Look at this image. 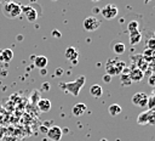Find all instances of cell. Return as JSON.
I'll use <instances>...</instances> for the list:
<instances>
[{
  "instance_id": "obj_1",
  "label": "cell",
  "mask_w": 155,
  "mask_h": 141,
  "mask_svg": "<svg viewBox=\"0 0 155 141\" xmlns=\"http://www.w3.org/2000/svg\"><path fill=\"white\" fill-rule=\"evenodd\" d=\"M84 84H85V77L81 75V77L76 78L74 81L61 83L59 86H61V89H63L65 92H69V94H71L73 96H78L79 92H80V90H81V88L84 86Z\"/></svg>"
},
{
  "instance_id": "obj_2",
  "label": "cell",
  "mask_w": 155,
  "mask_h": 141,
  "mask_svg": "<svg viewBox=\"0 0 155 141\" xmlns=\"http://www.w3.org/2000/svg\"><path fill=\"white\" fill-rule=\"evenodd\" d=\"M2 12L7 18H15L22 13V6L15 1L5 2L2 7Z\"/></svg>"
},
{
  "instance_id": "obj_3",
  "label": "cell",
  "mask_w": 155,
  "mask_h": 141,
  "mask_svg": "<svg viewBox=\"0 0 155 141\" xmlns=\"http://www.w3.org/2000/svg\"><path fill=\"white\" fill-rule=\"evenodd\" d=\"M126 67V63L119 60H109L105 64V70L107 74L113 77V75H117L122 72V69Z\"/></svg>"
},
{
  "instance_id": "obj_4",
  "label": "cell",
  "mask_w": 155,
  "mask_h": 141,
  "mask_svg": "<svg viewBox=\"0 0 155 141\" xmlns=\"http://www.w3.org/2000/svg\"><path fill=\"white\" fill-rule=\"evenodd\" d=\"M137 123L139 125H145V124L154 125L155 124V112H154V109H148V111H144V112L139 113L138 117H137Z\"/></svg>"
},
{
  "instance_id": "obj_5",
  "label": "cell",
  "mask_w": 155,
  "mask_h": 141,
  "mask_svg": "<svg viewBox=\"0 0 155 141\" xmlns=\"http://www.w3.org/2000/svg\"><path fill=\"white\" fill-rule=\"evenodd\" d=\"M99 26H101V21L97 17L88 16L84 19V29L87 32H94L99 28Z\"/></svg>"
},
{
  "instance_id": "obj_6",
  "label": "cell",
  "mask_w": 155,
  "mask_h": 141,
  "mask_svg": "<svg viewBox=\"0 0 155 141\" xmlns=\"http://www.w3.org/2000/svg\"><path fill=\"white\" fill-rule=\"evenodd\" d=\"M99 12L102 13V16H103L105 19H113V18H115V17L117 16L119 10H117V7H116L115 5H113V4H107Z\"/></svg>"
},
{
  "instance_id": "obj_7",
  "label": "cell",
  "mask_w": 155,
  "mask_h": 141,
  "mask_svg": "<svg viewBox=\"0 0 155 141\" xmlns=\"http://www.w3.org/2000/svg\"><path fill=\"white\" fill-rule=\"evenodd\" d=\"M131 60H132V64H133V66H136L137 68H139L143 73L149 68V63L144 60V57L142 56V53L132 55V56H131Z\"/></svg>"
},
{
  "instance_id": "obj_8",
  "label": "cell",
  "mask_w": 155,
  "mask_h": 141,
  "mask_svg": "<svg viewBox=\"0 0 155 141\" xmlns=\"http://www.w3.org/2000/svg\"><path fill=\"white\" fill-rule=\"evenodd\" d=\"M132 103L134 106H138V107H142V108H145L147 107V101H148V95L145 92H136L132 98H131Z\"/></svg>"
},
{
  "instance_id": "obj_9",
  "label": "cell",
  "mask_w": 155,
  "mask_h": 141,
  "mask_svg": "<svg viewBox=\"0 0 155 141\" xmlns=\"http://www.w3.org/2000/svg\"><path fill=\"white\" fill-rule=\"evenodd\" d=\"M46 135H47V137L51 141H61V139L63 136V132H62V129L59 126L53 125V126H51V128L47 129Z\"/></svg>"
},
{
  "instance_id": "obj_10",
  "label": "cell",
  "mask_w": 155,
  "mask_h": 141,
  "mask_svg": "<svg viewBox=\"0 0 155 141\" xmlns=\"http://www.w3.org/2000/svg\"><path fill=\"white\" fill-rule=\"evenodd\" d=\"M130 68V70H128V77H130V79H131V81L132 83H134V81H140L143 78H144V73L139 69V68H137L136 66H131V67H128Z\"/></svg>"
},
{
  "instance_id": "obj_11",
  "label": "cell",
  "mask_w": 155,
  "mask_h": 141,
  "mask_svg": "<svg viewBox=\"0 0 155 141\" xmlns=\"http://www.w3.org/2000/svg\"><path fill=\"white\" fill-rule=\"evenodd\" d=\"M22 12H24V15L29 22H34L38 18V12L35 11V9H33L30 6H22Z\"/></svg>"
},
{
  "instance_id": "obj_12",
  "label": "cell",
  "mask_w": 155,
  "mask_h": 141,
  "mask_svg": "<svg viewBox=\"0 0 155 141\" xmlns=\"http://www.w3.org/2000/svg\"><path fill=\"white\" fill-rule=\"evenodd\" d=\"M65 58L68 60V61H71L73 63H75L76 62V58L79 57V52L76 51V49L75 47H73V46H69V47H67V50H65Z\"/></svg>"
},
{
  "instance_id": "obj_13",
  "label": "cell",
  "mask_w": 155,
  "mask_h": 141,
  "mask_svg": "<svg viewBox=\"0 0 155 141\" xmlns=\"http://www.w3.org/2000/svg\"><path fill=\"white\" fill-rule=\"evenodd\" d=\"M86 109H87L86 105H85V103L79 102V103L74 105V107L71 108V112H73V114H74L75 117H81V115L86 112Z\"/></svg>"
},
{
  "instance_id": "obj_14",
  "label": "cell",
  "mask_w": 155,
  "mask_h": 141,
  "mask_svg": "<svg viewBox=\"0 0 155 141\" xmlns=\"http://www.w3.org/2000/svg\"><path fill=\"white\" fill-rule=\"evenodd\" d=\"M47 63H48V60L45 56H36V57H34V66L36 68H39V69L46 68Z\"/></svg>"
},
{
  "instance_id": "obj_15",
  "label": "cell",
  "mask_w": 155,
  "mask_h": 141,
  "mask_svg": "<svg viewBox=\"0 0 155 141\" xmlns=\"http://www.w3.org/2000/svg\"><path fill=\"white\" fill-rule=\"evenodd\" d=\"M38 107H39V109H40L41 112L47 113V112H50V109H51V101L47 100V98H40V100L38 101Z\"/></svg>"
},
{
  "instance_id": "obj_16",
  "label": "cell",
  "mask_w": 155,
  "mask_h": 141,
  "mask_svg": "<svg viewBox=\"0 0 155 141\" xmlns=\"http://www.w3.org/2000/svg\"><path fill=\"white\" fill-rule=\"evenodd\" d=\"M90 95L92 97H94V98H99L103 95V88L101 85H98V84L91 85V88H90Z\"/></svg>"
},
{
  "instance_id": "obj_17",
  "label": "cell",
  "mask_w": 155,
  "mask_h": 141,
  "mask_svg": "<svg viewBox=\"0 0 155 141\" xmlns=\"http://www.w3.org/2000/svg\"><path fill=\"white\" fill-rule=\"evenodd\" d=\"M13 58V51L11 49H4L2 51H0V60H2L4 62H10Z\"/></svg>"
},
{
  "instance_id": "obj_18",
  "label": "cell",
  "mask_w": 155,
  "mask_h": 141,
  "mask_svg": "<svg viewBox=\"0 0 155 141\" xmlns=\"http://www.w3.org/2000/svg\"><path fill=\"white\" fill-rule=\"evenodd\" d=\"M128 70H130V68H128V67H125V68L122 69V72L120 73L121 84H122V85H131V84H132V81H131V79H130V77H128Z\"/></svg>"
},
{
  "instance_id": "obj_19",
  "label": "cell",
  "mask_w": 155,
  "mask_h": 141,
  "mask_svg": "<svg viewBox=\"0 0 155 141\" xmlns=\"http://www.w3.org/2000/svg\"><path fill=\"white\" fill-rule=\"evenodd\" d=\"M140 40H142V33L139 30L130 33V44L131 45H137L140 43Z\"/></svg>"
},
{
  "instance_id": "obj_20",
  "label": "cell",
  "mask_w": 155,
  "mask_h": 141,
  "mask_svg": "<svg viewBox=\"0 0 155 141\" xmlns=\"http://www.w3.org/2000/svg\"><path fill=\"white\" fill-rule=\"evenodd\" d=\"M121 106L120 105H117V103H113V105H110L109 106V108H108V111H109V114L110 115H113V117H116V115H119L120 113H121Z\"/></svg>"
},
{
  "instance_id": "obj_21",
  "label": "cell",
  "mask_w": 155,
  "mask_h": 141,
  "mask_svg": "<svg viewBox=\"0 0 155 141\" xmlns=\"http://www.w3.org/2000/svg\"><path fill=\"white\" fill-rule=\"evenodd\" d=\"M125 50H126V46H125V44L124 43H115L114 44V46H113V51H114V53H116V55H122L124 52H125Z\"/></svg>"
},
{
  "instance_id": "obj_22",
  "label": "cell",
  "mask_w": 155,
  "mask_h": 141,
  "mask_svg": "<svg viewBox=\"0 0 155 141\" xmlns=\"http://www.w3.org/2000/svg\"><path fill=\"white\" fill-rule=\"evenodd\" d=\"M138 26H139L138 21H130L127 23V30H128V33H132V32L138 30Z\"/></svg>"
},
{
  "instance_id": "obj_23",
  "label": "cell",
  "mask_w": 155,
  "mask_h": 141,
  "mask_svg": "<svg viewBox=\"0 0 155 141\" xmlns=\"http://www.w3.org/2000/svg\"><path fill=\"white\" fill-rule=\"evenodd\" d=\"M154 102H155V96L154 94L148 96V101H147V107L148 109H154Z\"/></svg>"
},
{
  "instance_id": "obj_24",
  "label": "cell",
  "mask_w": 155,
  "mask_h": 141,
  "mask_svg": "<svg viewBox=\"0 0 155 141\" xmlns=\"http://www.w3.org/2000/svg\"><path fill=\"white\" fill-rule=\"evenodd\" d=\"M145 47L151 49V50H155V40H154V38H150V39L148 40V44H147Z\"/></svg>"
},
{
  "instance_id": "obj_25",
  "label": "cell",
  "mask_w": 155,
  "mask_h": 141,
  "mask_svg": "<svg viewBox=\"0 0 155 141\" xmlns=\"http://www.w3.org/2000/svg\"><path fill=\"white\" fill-rule=\"evenodd\" d=\"M154 81H155V75H154V74H151V75L149 77V80H148V84H149L150 86H154Z\"/></svg>"
},
{
  "instance_id": "obj_26",
  "label": "cell",
  "mask_w": 155,
  "mask_h": 141,
  "mask_svg": "<svg viewBox=\"0 0 155 141\" xmlns=\"http://www.w3.org/2000/svg\"><path fill=\"white\" fill-rule=\"evenodd\" d=\"M110 80H111V77H110V75L105 74V75L103 77V81H104V83H110Z\"/></svg>"
},
{
  "instance_id": "obj_27",
  "label": "cell",
  "mask_w": 155,
  "mask_h": 141,
  "mask_svg": "<svg viewBox=\"0 0 155 141\" xmlns=\"http://www.w3.org/2000/svg\"><path fill=\"white\" fill-rule=\"evenodd\" d=\"M53 35H54V36H61V33H59V32H58V33H57V32H53Z\"/></svg>"
},
{
  "instance_id": "obj_28",
  "label": "cell",
  "mask_w": 155,
  "mask_h": 141,
  "mask_svg": "<svg viewBox=\"0 0 155 141\" xmlns=\"http://www.w3.org/2000/svg\"><path fill=\"white\" fill-rule=\"evenodd\" d=\"M41 74H46V70H45V68H44V69H41Z\"/></svg>"
},
{
  "instance_id": "obj_29",
  "label": "cell",
  "mask_w": 155,
  "mask_h": 141,
  "mask_svg": "<svg viewBox=\"0 0 155 141\" xmlns=\"http://www.w3.org/2000/svg\"><path fill=\"white\" fill-rule=\"evenodd\" d=\"M0 139H2V130H0Z\"/></svg>"
},
{
  "instance_id": "obj_30",
  "label": "cell",
  "mask_w": 155,
  "mask_h": 141,
  "mask_svg": "<svg viewBox=\"0 0 155 141\" xmlns=\"http://www.w3.org/2000/svg\"><path fill=\"white\" fill-rule=\"evenodd\" d=\"M2 1H5V2H11L12 0H2Z\"/></svg>"
},
{
  "instance_id": "obj_31",
  "label": "cell",
  "mask_w": 155,
  "mask_h": 141,
  "mask_svg": "<svg viewBox=\"0 0 155 141\" xmlns=\"http://www.w3.org/2000/svg\"><path fill=\"white\" fill-rule=\"evenodd\" d=\"M92 1H93V2H97V1H99V0H92Z\"/></svg>"
},
{
  "instance_id": "obj_32",
  "label": "cell",
  "mask_w": 155,
  "mask_h": 141,
  "mask_svg": "<svg viewBox=\"0 0 155 141\" xmlns=\"http://www.w3.org/2000/svg\"><path fill=\"white\" fill-rule=\"evenodd\" d=\"M145 2H149V0H145Z\"/></svg>"
},
{
  "instance_id": "obj_33",
  "label": "cell",
  "mask_w": 155,
  "mask_h": 141,
  "mask_svg": "<svg viewBox=\"0 0 155 141\" xmlns=\"http://www.w3.org/2000/svg\"><path fill=\"white\" fill-rule=\"evenodd\" d=\"M103 141H105V140H103Z\"/></svg>"
}]
</instances>
